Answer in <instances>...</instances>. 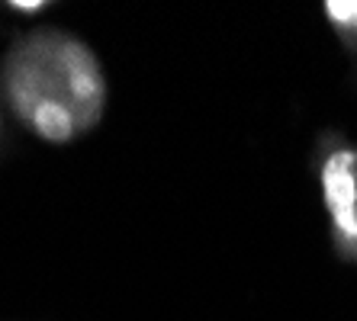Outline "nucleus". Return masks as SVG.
Returning <instances> with one entry per match:
<instances>
[{
    "instance_id": "f257e3e1",
    "label": "nucleus",
    "mask_w": 357,
    "mask_h": 321,
    "mask_svg": "<svg viewBox=\"0 0 357 321\" xmlns=\"http://www.w3.org/2000/svg\"><path fill=\"white\" fill-rule=\"evenodd\" d=\"M0 84L13 113L52 145L91 132L107 107L100 58L61 29L23 36L3 58Z\"/></svg>"
},
{
    "instance_id": "f03ea898",
    "label": "nucleus",
    "mask_w": 357,
    "mask_h": 321,
    "mask_svg": "<svg viewBox=\"0 0 357 321\" xmlns=\"http://www.w3.org/2000/svg\"><path fill=\"white\" fill-rule=\"evenodd\" d=\"M325 203L332 212L335 225L344 235H357V155L354 151H338L328 157L322 171Z\"/></svg>"
},
{
    "instance_id": "7ed1b4c3",
    "label": "nucleus",
    "mask_w": 357,
    "mask_h": 321,
    "mask_svg": "<svg viewBox=\"0 0 357 321\" xmlns=\"http://www.w3.org/2000/svg\"><path fill=\"white\" fill-rule=\"evenodd\" d=\"M325 13L335 23L348 26V29H357V0H328L325 3Z\"/></svg>"
},
{
    "instance_id": "20e7f679",
    "label": "nucleus",
    "mask_w": 357,
    "mask_h": 321,
    "mask_svg": "<svg viewBox=\"0 0 357 321\" xmlns=\"http://www.w3.org/2000/svg\"><path fill=\"white\" fill-rule=\"evenodd\" d=\"M13 10H39V7H45L42 0H33V3H23V0H17V3H10Z\"/></svg>"
}]
</instances>
